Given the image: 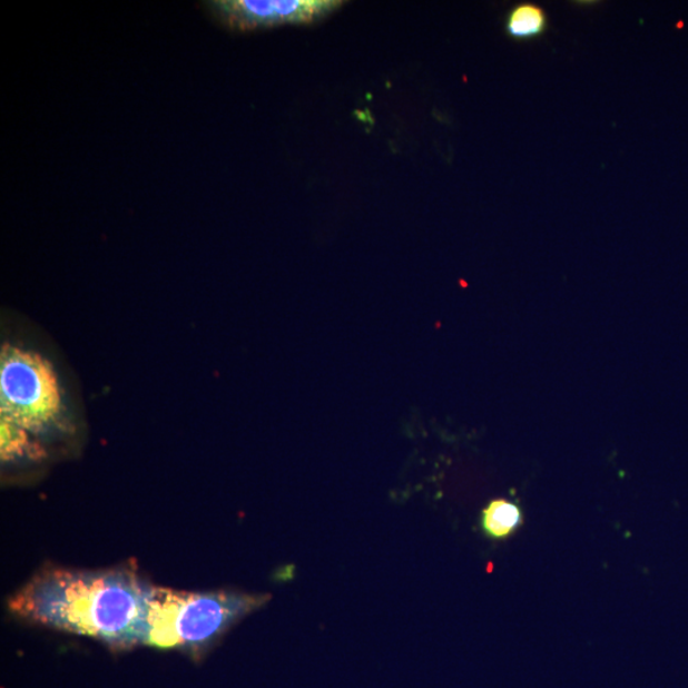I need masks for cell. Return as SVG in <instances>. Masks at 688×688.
I'll list each match as a JSON object with an SVG mask.
<instances>
[{
  "instance_id": "6da1fadb",
  "label": "cell",
  "mask_w": 688,
  "mask_h": 688,
  "mask_svg": "<svg viewBox=\"0 0 688 688\" xmlns=\"http://www.w3.org/2000/svg\"><path fill=\"white\" fill-rule=\"evenodd\" d=\"M149 586L129 569L38 573L10 602L21 619L115 648L144 641Z\"/></svg>"
},
{
  "instance_id": "7a4b0ae2",
  "label": "cell",
  "mask_w": 688,
  "mask_h": 688,
  "mask_svg": "<svg viewBox=\"0 0 688 688\" xmlns=\"http://www.w3.org/2000/svg\"><path fill=\"white\" fill-rule=\"evenodd\" d=\"M268 599L269 596L263 594L193 593L153 587L142 643L158 649L208 647Z\"/></svg>"
},
{
  "instance_id": "3957f363",
  "label": "cell",
  "mask_w": 688,
  "mask_h": 688,
  "mask_svg": "<svg viewBox=\"0 0 688 688\" xmlns=\"http://www.w3.org/2000/svg\"><path fill=\"white\" fill-rule=\"evenodd\" d=\"M2 420L42 434L57 425L63 411L55 367L38 352L4 344L0 355Z\"/></svg>"
},
{
  "instance_id": "277c9868",
  "label": "cell",
  "mask_w": 688,
  "mask_h": 688,
  "mask_svg": "<svg viewBox=\"0 0 688 688\" xmlns=\"http://www.w3.org/2000/svg\"><path fill=\"white\" fill-rule=\"evenodd\" d=\"M342 4L340 0H215L207 3L220 23L239 31L313 23Z\"/></svg>"
},
{
  "instance_id": "5b68a950",
  "label": "cell",
  "mask_w": 688,
  "mask_h": 688,
  "mask_svg": "<svg viewBox=\"0 0 688 688\" xmlns=\"http://www.w3.org/2000/svg\"><path fill=\"white\" fill-rule=\"evenodd\" d=\"M522 524L523 510L513 501L497 499L482 511L481 528L490 540H507Z\"/></svg>"
},
{
  "instance_id": "8992f818",
  "label": "cell",
  "mask_w": 688,
  "mask_h": 688,
  "mask_svg": "<svg viewBox=\"0 0 688 688\" xmlns=\"http://www.w3.org/2000/svg\"><path fill=\"white\" fill-rule=\"evenodd\" d=\"M547 29V17L541 7L535 4H519L508 16L507 32L517 40H531Z\"/></svg>"
},
{
  "instance_id": "52a82bcc",
  "label": "cell",
  "mask_w": 688,
  "mask_h": 688,
  "mask_svg": "<svg viewBox=\"0 0 688 688\" xmlns=\"http://www.w3.org/2000/svg\"><path fill=\"white\" fill-rule=\"evenodd\" d=\"M42 454L40 446L32 443L29 431L2 420L3 462L19 461V459H38Z\"/></svg>"
}]
</instances>
